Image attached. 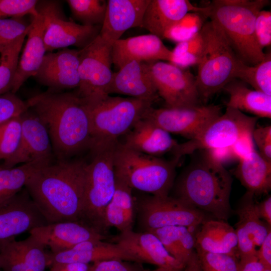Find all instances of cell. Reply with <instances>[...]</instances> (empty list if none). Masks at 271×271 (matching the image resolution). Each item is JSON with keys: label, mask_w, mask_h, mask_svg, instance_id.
I'll return each instance as SVG.
<instances>
[{"label": "cell", "mask_w": 271, "mask_h": 271, "mask_svg": "<svg viewBox=\"0 0 271 271\" xmlns=\"http://www.w3.org/2000/svg\"><path fill=\"white\" fill-rule=\"evenodd\" d=\"M27 102L46 128L57 161L71 159L92 148L88 109L76 93L49 89Z\"/></svg>", "instance_id": "cell-1"}, {"label": "cell", "mask_w": 271, "mask_h": 271, "mask_svg": "<svg viewBox=\"0 0 271 271\" xmlns=\"http://www.w3.org/2000/svg\"><path fill=\"white\" fill-rule=\"evenodd\" d=\"M87 162L57 161L37 171L25 188L48 224L80 221Z\"/></svg>", "instance_id": "cell-2"}, {"label": "cell", "mask_w": 271, "mask_h": 271, "mask_svg": "<svg viewBox=\"0 0 271 271\" xmlns=\"http://www.w3.org/2000/svg\"><path fill=\"white\" fill-rule=\"evenodd\" d=\"M203 151L179 177L176 198L226 221L231 213L229 199L232 179L223 165L207 151Z\"/></svg>", "instance_id": "cell-3"}, {"label": "cell", "mask_w": 271, "mask_h": 271, "mask_svg": "<svg viewBox=\"0 0 271 271\" xmlns=\"http://www.w3.org/2000/svg\"><path fill=\"white\" fill-rule=\"evenodd\" d=\"M268 0H214L205 6V16L215 21L227 36L238 58L253 65L265 53L255 36V22L258 12L268 4Z\"/></svg>", "instance_id": "cell-4"}, {"label": "cell", "mask_w": 271, "mask_h": 271, "mask_svg": "<svg viewBox=\"0 0 271 271\" xmlns=\"http://www.w3.org/2000/svg\"><path fill=\"white\" fill-rule=\"evenodd\" d=\"M118 140L95 144L90 151L92 159L87 163L80 222L105 234V208L115 188L114 154Z\"/></svg>", "instance_id": "cell-5"}, {"label": "cell", "mask_w": 271, "mask_h": 271, "mask_svg": "<svg viewBox=\"0 0 271 271\" xmlns=\"http://www.w3.org/2000/svg\"><path fill=\"white\" fill-rule=\"evenodd\" d=\"M205 47L197 64L195 77L200 99L206 101L234 79L239 59L225 34L214 21L205 23L202 29Z\"/></svg>", "instance_id": "cell-6"}, {"label": "cell", "mask_w": 271, "mask_h": 271, "mask_svg": "<svg viewBox=\"0 0 271 271\" xmlns=\"http://www.w3.org/2000/svg\"><path fill=\"white\" fill-rule=\"evenodd\" d=\"M179 161L148 155L129 149L118 141L114 154L115 173L132 189L167 196L173 186Z\"/></svg>", "instance_id": "cell-7"}, {"label": "cell", "mask_w": 271, "mask_h": 271, "mask_svg": "<svg viewBox=\"0 0 271 271\" xmlns=\"http://www.w3.org/2000/svg\"><path fill=\"white\" fill-rule=\"evenodd\" d=\"M153 103L147 100L109 95L96 103H86L93 146L102 142L118 140L143 117Z\"/></svg>", "instance_id": "cell-8"}, {"label": "cell", "mask_w": 271, "mask_h": 271, "mask_svg": "<svg viewBox=\"0 0 271 271\" xmlns=\"http://www.w3.org/2000/svg\"><path fill=\"white\" fill-rule=\"evenodd\" d=\"M257 120L256 116L226 107L225 113L214 119L199 135L178 143L171 153L174 159L179 160L196 151L231 147L241 138L252 133Z\"/></svg>", "instance_id": "cell-9"}, {"label": "cell", "mask_w": 271, "mask_h": 271, "mask_svg": "<svg viewBox=\"0 0 271 271\" xmlns=\"http://www.w3.org/2000/svg\"><path fill=\"white\" fill-rule=\"evenodd\" d=\"M112 44L98 35L79 50V84L76 94L86 103L93 104L108 95L113 72Z\"/></svg>", "instance_id": "cell-10"}, {"label": "cell", "mask_w": 271, "mask_h": 271, "mask_svg": "<svg viewBox=\"0 0 271 271\" xmlns=\"http://www.w3.org/2000/svg\"><path fill=\"white\" fill-rule=\"evenodd\" d=\"M36 8L45 27L46 52L71 46L81 49L99 34L100 26H85L68 20L58 1H38Z\"/></svg>", "instance_id": "cell-11"}, {"label": "cell", "mask_w": 271, "mask_h": 271, "mask_svg": "<svg viewBox=\"0 0 271 271\" xmlns=\"http://www.w3.org/2000/svg\"><path fill=\"white\" fill-rule=\"evenodd\" d=\"M140 224L145 231L166 226L195 228L206 220L202 211L176 197L150 196L138 204Z\"/></svg>", "instance_id": "cell-12"}, {"label": "cell", "mask_w": 271, "mask_h": 271, "mask_svg": "<svg viewBox=\"0 0 271 271\" xmlns=\"http://www.w3.org/2000/svg\"><path fill=\"white\" fill-rule=\"evenodd\" d=\"M147 63L158 95L167 107L199 105L196 78L189 70L163 61Z\"/></svg>", "instance_id": "cell-13"}, {"label": "cell", "mask_w": 271, "mask_h": 271, "mask_svg": "<svg viewBox=\"0 0 271 271\" xmlns=\"http://www.w3.org/2000/svg\"><path fill=\"white\" fill-rule=\"evenodd\" d=\"M221 114V107L212 104L180 108H155L151 106L143 117L170 133L178 134L189 140L199 135Z\"/></svg>", "instance_id": "cell-14"}, {"label": "cell", "mask_w": 271, "mask_h": 271, "mask_svg": "<svg viewBox=\"0 0 271 271\" xmlns=\"http://www.w3.org/2000/svg\"><path fill=\"white\" fill-rule=\"evenodd\" d=\"M48 224L25 187L0 203V246L27 231Z\"/></svg>", "instance_id": "cell-15"}, {"label": "cell", "mask_w": 271, "mask_h": 271, "mask_svg": "<svg viewBox=\"0 0 271 271\" xmlns=\"http://www.w3.org/2000/svg\"><path fill=\"white\" fill-rule=\"evenodd\" d=\"M22 133L15 153L1 166L12 168L42 160H52L54 155L47 130L29 109L21 115Z\"/></svg>", "instance_id": "cell-16"}, {"label": "cell", "mask_w": 271, "mask_h": 271, "mask_svg": "<svg viewBox=\"0 0 271 271\" xmlns=\"http://www.w3.org/2000/svg\"><path fill=\"white\" fill-rule=\"evenodd\" d=\"M79 66V50L64 48L55 53L46 54L34 77L50 90L78 88Z\"/></svg>", "instance_id": "cell-17"}, {"label": "cell", "mask_w": 271, "mask_h": 271, "mask_svg": "<svg viewBox=\"0 0 271 271\" xmlns=\"http://www.w3.org/2000/svg\"><path fill=\"white\" fill-rule=\"evenodd\" d=\"M29 232L45 247L48 246L53 253L66 250L84 241L107 238L106 235L91 226L74 221L47 224Z\"/></svg>", "instance_id": "cell-18"}, {"label": "cell", "mask_w": 271, "mask_h": 271, "mask_svg": "<svg viewBox=\"0 0 271 271\" xmlns=\"http://www.w3.org/2000/svg\"><path fill=\"white\" fill-rule=\"evenodd\" d=\"M111 56L112 64L119 69L132 61L170 63L172 52L161 39L150 34L115 41L112 45Z\"/></svg>", "instance_id": "cell-19"}, {"label": "cell", "mask_w": 271, "mask_h": 271, "mask_svg": "<svg viewBox=\"0 0 271 271\" xmlns=\"http://www.w3.org/2000/svg\"><path fill=\"white\" fill-rule=\"evenodd\" d=\"M47 265L58 263L89 264L98 261L119 259L139 262L136 258L115 243L89 240L59 252H46ZM140 263V262H139Z\"/></svg>", "instance_id": "cell-20"}, {"label": "cell", "mask_w": 271, "mask_h": 271, "mask_svg": "<svg viewBox=\"0 0 271 271\" xmlns=\"http://www.w3.org/2000/svg\"><path fill=\"white\" fill-rule=\"evenodd\" d=\"M107 93H116L154 102L158 94L147 62L130 61L113 73Z\"/></svg>", "instance_id": "cell-21"}, {"label": "cell", "mask_w": 271, "mask_h": 271, "mask_svg": "<svg viewBox=\"0 0 271 271\" xmlns=\"http://www.w3.org/2000/svg\"><path fill=\"white\" fill-rule=\"evenodd\" d=\"M150 0H108L99 35L112 44L128 29L142 27Z\"/></svg>", "instance_id": "cell-22"}, {"label": "cell", "mask_w": 271, "mask_h": 271, "mask_svg": "<svg viewBox=\"0 0 271 271\" xmlns=\"http://www.w3.org/2000/svg\"><path fill=\"white\" fill-rule=\"evenodd\" d=\"M114 241L140 263H148L157 267H185L168 252L158 238L150 232L125 231L114 237Z\"/></svg>", "instance_id": "cell-23"}, {"label": "cell", "mask_w": 271, "mask_h": 271, "mask_svg": "<svg viewBox=\"0 0 271 271\" xmlns=\"http://www.w3.org/2000/svg\"><path fill=\"white\" fill-rule=\"evenodd\" d=\"M45 246L32 235L21 241L15 239L0 246L3 271H45Z\"/></svg>", "instance_id": "cell-24"}, {"label": "cell", "mask_w": 271, "mask_h": 271, "mask_svg": "<svg viewBox=\"0 0 271 271\" xmlns=\"http://www.w3.org/2000/svg\"><path fill=\"white\" fill-rule=\"evenodd\" d=\"M254 195L247 192L236 213L239 220L235 229L238 241L239 258L255 255L256 246H260L270 226L266 225L258 216L255 209Z\"/></svg>", "instance_id": "cell-25"}, {"label": "cell", "mask_w": 271, "mask_h": 271, "mask_svg": "<svg viewBox=\"0 0 271 271\" xmlns=\"http://www.w3.org/2000/svg\"><path fill=\"white\" fill-rule=\"evenodd\" d=\"M206 7H197L188 0H150L142 20V27L160 39L173 25L190 12L205 15Z\"/></svg>", "instance_id": "cell-26"}, {"label": "cell", "mask_w": 271, "mask_h": 271, "mask_svg": "<svg viewBox=\"0 0 271 271\" xmlns=\"http://www.w3.org/2000/svg\"><path fill=\"white\" fill-rule=\"evenodd\" d=\"M124 136V141L121 144L125 147L157 157L171 152L178 143L170 133L144 117Z\"/></svg>", "instance_id": "cell-27"}, {"label": "cell", "mask_w": 271, "mask_h": 271, "mask_svg": "<svg viewBox=\"0 0 271 271\" xmlns=\"http://www.w3.org/2000/svg\"><path fill=\"white\" fill-rule=\"evenodd\" d=\"M28 38L19 62L11 92L15 94L29 78L35 76L46 54L45 27L42 16L32 17Z\"/></svg>", "instance_id": "cell-28"}, {"label": "cell", "mask_w": 271, "mask_h": 271, "mask_svg": "<svg viewBox=\"0 0 271 271\" xmlns=\"http://www.w3.org/2000/svg\"><path fill=\"white\" fill-rule=\"evenodd\" d=\"M196 233L195 250L236 256L238 241L235 229L226 221L206 220Z\"/></svg>", "instance_id": "cell-29"}, {"label": "cell", "mask_w": 271, "mask_h": 271, "mask_svg": "<svg viewBox=\"0 0 271 271\" xmlns=\"http://www.w3.org/2000/svg\"><path fill=\"white\" fill-rule=\"evenodd\" d=\"M132 190L126 181L115 173V191L104 212L106 230L111 227L116 228L120 233L132 230L134 203Z\"/></svg>", "instance_id": "cell-30"}, {"label": "cell", "mask_w": 271, "mask_h": 271, "mask_svg": "<svg viewBox=\"0 0 271 271\" xmlns=\"http://www.w3.org/2000/svg\"><path fill=\"white\" fill-rule=\"evenodd\" d=\"M234 175L254 196L267 194L271 189V163L255 150L239 160Z\"/></svg>", "instance_id": "cell-31"}, {"label": "cell", "mask_w": 271, "mask_h": 271, "mask_svg": "<svg viewBox=\"0 0 271 271\" xmlns=\"http://www.w3.org/2000/svg\"><path fill=\"white\" fill-rule=\"evenodd\" d=\"M229 95L226 107L246 112L256 117H271V96L249 88L242 81L233 79L223 88Z\"/></svg>", "instance_id": "cell-32"}, {"label": "cell", "mask_w": 271, "mask_h": 271, "mask_svg": "<svg viewBox=\"0 0 271 271\" xmlns=\"http://www.w3.org/2000/svg\"><path fill=\"white\" fill-rule=\"evenodd\" d=\"M51 163L52 160L47 159L12 168L0 166V203L17 194L37 171Z\"/></svg>", "instance_id": "cell-33"}, {"label": "cell", "mask_w": 271, "mask_h": 271, "mask_svg": "<svg viewBox=\"0 0 271 271\" xmlns=\"http://www.w3.org/2000/svg\"><path fill=\"white\" fill-rule=\"evenodd\" d=\"M239 78L254 90L271 96V54L265 53L259 63L249 65L239 59L234 73V79Z\"/></svg>", "instance_id": "cell-34"}, {"label": "cell", "mask_w": 271, "mask_h": 271, "mask_svg": "<svg viewBox=\"0 0 271 271\" xmlns=\"http://www.w3.org/2000/svg\"><path fill=\"white\" fill-rule=\"evenodd\" d=\"M29 30L14 41L0 47V95L11 92L20 53Z\"/></svg>", "instance_id": "cell-35"}, {"label": "cell", "mask_w": 271, "mask_h": 271, "mask_svg": "<svg viewBox=\"0 0 271 271\" xmlns=\"http://www.w3.org/2000/svg\"><path fill=\"white\" fill-rule=\"evenodd\" d=\"M205 47V39L201 30L191 38L177 43L170 63L181 68L197 65Z\"/></svg>", "instance_id": "cell-36"}, {"label": "cell", "mask_w": 271, "mask_h": 271, "mask_svg": "<svg viewBox=\"0 0 271 271\" xmlns=\"http://www.w3.org/2000/svg\"><path fill=\"white\" fill-rule=\"evenodd\" d=\"M73 17L85 26H102L107 7V1L68 0Z\"/></svg>", "instance_id": "cell-37"}, {"label": "cell", "mask_w": 271, "mask_h": 271, "mask_svg": "<svg viewBox=\"0 0 271 271\" xmlns=\"http://www.w3.org/2000/svg\"><path fill=\"white\" fill-rule=\"evenodd\" d=\"M207 17L203 13L190 12L171 26L165 33L163 39L179 43L186 41L202 29Z\"/></svg>", "instance_id": "cell-38"}, {"label": "cell", "mask_w": 271, "mask_h": 271, "mask_svg": "<svg viewBox=\"0 0 271 271\" xmlns=\"http://www.w3.org/2000/svg\"><path fill=\"white\" fill-rule=\"evenodd\" d=\"M22 133L21 116L0 124V160L10 158L16 151Z\"/></svg>", "instance_id": "cell-39"}, {"label": "cell", "mask_w": 271, "mask_h": 271, "mask_svg": "<svg viewBox=\"0 0 271 271\" xmlns=\"http://www.w3.org/2000/svg\"><path fill=\"white\" fill-rule=\"evenodd\" d=\"M195 251L202 271H238L239 258L236 256Z\"/></svg>", "instance_id": "cell-40"}, {"label": "cell", "mask_w": 271, "mask_h": 271, "mask_svg": "<svg viewBox=\"0 0 271 271\" xmlns=\"http://www.w3.org/2000/svg\"><path fill=\"white\" fill-rule=\"evenodd\" d=\"M36 0H0V19L38 15Z\"/></svg>", "instance_id": "cell-41"}, {"label": "cell", "mask_w": 271, "mask_h": 271, "mask_svg": "<svg viewBox=\"0 0 271 271\" xmlns=\"http://www.w3.org/2000/svg\"><path fill=\"white\" fill-rule=\"evenodd\" d=\"M30 23L26 22L23 17L0 19V47L14 41L28 31Z\"/></svg>", "instance_id": "cell-42"}, {"label": "cell", "mask_w": 271, "mask_h": 271, "mask_svg": "<svg viewBox=\"0 0 271 271\" xmlns=\"http://www.w3.org/2000/svg\"><path fill=\"white\" fill-rule=\"evenodd\" d=\"M29 109L24 101L11 92L0 95V124L13 117L21 116Z\"/></svg>", "instance_id": "cell-43"}, {"label": "cell", "mask_w": 271, "mask_h": 271, "mask_svg": "<svg viewBox=\"0 0 271 271\" xmlns=\"http://www.w3.org/2000/svg\"><path fill=\"white\" fill-rule=\"evenodd\" d=\"M148 232L155 235L168 252L184 265L179 248L177 226H166L151 230Z\"/></svg>", "instance_id": "cell-44"}, {"label": "cell", "mask_w": 271, "mask_h": 271, "mask_svg": "<svg viewBox=\"0 0 271 271\" xmlns=\"http://www.w3.org/2000/svg\"><path fill=\"white\" fill-rule=\"evenodd\" d=\"M255 36L259 47L263 50L271 44V12L262 10L255 22Z\"/></svg>", "instance_id": "cell-45"}, {"label": "cell", "mask_w": 271, "mask_h": 271, "mask_svg": "<svg viewBox=\"0 0 271 271\" xmlns=\"http://www.w3.org/2000/svg\"><path fill=\"white\" fill-rule=\"evenodd\" d=\"M142 263L119 259L98 261L90 264L88 271H141Z\"/></svg>", "instance_id": "cell-46"}, {"label": "cell", "mask_w": 271, "mask_h": 271, "mask_svg": "<svg viewBox=\"0 0 271 271\" xmlns=\"http://www.w3.org/2000/svg\"><path fill=\"white\" fill-rule=\"evenodd\" d=\"M179 245L183 259V263L185 266L195 251V235L188 227L177 226Z\"/></svg>", "instance_id": "cell-47"}, {"label": "cell", "mask_w": 271, "mask_h": 271, "mask_svg": "<svg viewBox=\"0 0 271 271\" xmlns=\"http://www.w3.org/2000/svg\"><path fill=\"white\" fill-rule=\"evenodd\" d=\"M252 138L258 148L260 155L271 163L270 125L255 127L252 132Z\"/></svg>", "instance_id": "cell-48"}, {"label": "cell", "mask_w": 271, "mask_h": 271, "mask_svg": "<svg viewBox=\"0 0 271 271\" xmlns=\"http://www.w3.org/2000/svg\"><path fill=\"white\" fill-rule=\"evenodd\" d=\"M231 148L238 160L248 155L255 150L252 133L248 134L238 140Z\"/></svg>", "instance_id": "cell-49"}, {"label": "cell", "mask_w": 271, "mask_h": 271, "mask_svg": "<svg viewBox=\"0 0 271 271\" xmlns=\"http://www.w3.org/2000/svg\"><path fill=\"white\" fill-rule=\"evenodd\" d=\"M256 256L259 261L265 267L271 268V230L257 249Z\"/></svg>", "instance_id": "cell-50"}, {"label": "cell", "mask_w": 271, "mask_h": 271, "mask_svg": "<svg viewBox=\"0 0 271 271\" xmlns=\"http://www.w3.org/2000/svg\"><path fill=\"white\" fill-rule=\"evenodd\" d=\"M265 267L256 254L239 258L238 271H262Z\"/></svg>", "instance_id": "cell-51"}, {"label": "cell", "mask_w": 271, "mask_h": 271, "mask_svg": "<svg viewBox=\"0 0 271 271\" xmlns=\"http://www.w3.org/2000/svg\"><path fill=\"white\" fill-rule=\"evenodd\" d=\"M256 211L261 219L265 221L269 226H271V197L268 196L262 201L255 203Z\"/></svg>", "instance_id": "cell-52"}, {"label": "cell", "mask_w": 271, "mask_h": 271, "mask_svg": "<svg viewBox=\"0 0 271 271\" xmlns=\"http://www.w3.org/2000/svg\"><path fill=\"white\" fill-rule=\"evenodd\" d=\"M206 151H207L210 155L214 160L223 165L224 163L232 159H236L231 147L215 149Z\"/></svg>", "instance_id": "cell-53"}, {"label": "cell", "mask_w": 271, "mask_h": 271, "mask_svg": "<svg viewBox=\"0 0 271 271\" xmlns=\"http://www.w3.org/2000/svg\"><path fill=\"white\" fill-rule=\"evenodd\" d=\"M89 265L82 263H58L51 265L49 271H88Z\"/></svg>", "instance_id": "cell-54"}, {"label": "cell", "mask_w": 271, "mask_h": 271, "mask_svg": "<svg viewBox=\"0 0 271 271\" xmlns=\"http://www.w3.org/2000/svg\"><path fill=\"white\" fill-rule=\"evenodd\" d=\"M183 271H202L199 257L196 251L185 265Z\"/></svg>", "instance_id": "cell-55"}, {"label": "cell", "mask_w": 271, "mask_h": 271, "mask_svg": "<svg viewBox=\"0 0 271 271\" xmlns=\"http://www.w3.org/2000/svg\"><path fill=\"white\" fill-rule=\"evenodd\" d=\"M184 268L157 267V268L153 270H146L144 269L141 271H183Z\"/></svg>", "instance_id": "cell-56"}, {"label": "cell", "mask_w": 271, "mask_h": 271, "mask_svg": "<svg viewBox=\"0 0 271 271\" xmlns=\"http://www.w3.org/2000/svg\"><path fill=\"white\" fill-rule=\"evenodd\" d=\"M262 271H271V268L265 267Z\"/></svg>", "instance_id": "cell-57"}, {"label": "cell", "mask_w": 271, "mask_h": 271, "mask_svg": "<svg viewBox=\"0 0 271 271\" xmlns=\"http://www.w3.org/2000/svg\"><path fill=\"white\" fill-rule=\"evenodd\" d=\"M0 269H1V260H0Z\"/></svg>", "instance_id": "cell-58"}]
</instances>
